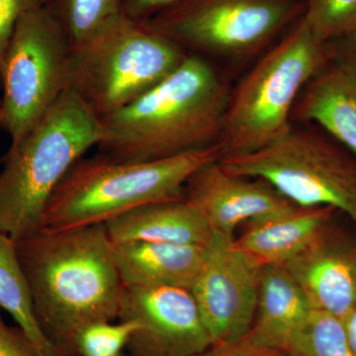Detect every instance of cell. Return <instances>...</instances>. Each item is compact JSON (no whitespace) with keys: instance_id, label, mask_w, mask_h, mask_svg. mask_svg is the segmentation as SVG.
I'll list each match as a JSON object with an SVG mask.
<instances>
[{"instance_id":"cell-1","label":"cell","mask_w":356,"mask_h":356,"mask_svg":"<svg viewBox=\"0 0 356 356\" xmlns=\"http://www.w3.org/2000/svg\"><path fill=\"white\" fill-rule=\"evenodd\" d=\"M14 242L42 330L63 353L76 356L84 327L119 316L123 284L106 226L39 229Z\"/></svg>"},{"instance_id":"cell-2","label":"cell","mask_w":356,"mask_h":356,"mask_svg":"<svg viewBox=\"0 0 356 356\" xmlns=\"http://www.w3.org/2000/svg\"><path fill=\"white\" fill-rule=\"evenodd\" d=\"M228 86L202 56L191 54L145 95L99 118L100 154L123 163L159 161L221 140Z\"/></svg>"},{"instance_id":"cell-3","label":"cell","mask_w":356,"mask_h":356,"mask_svg":"<svg viewBox=\"0 0 356 356\" xmlns=\"http://www.w3.org/2000/svg\"><path fill=\"white\" fill-rule=\"evenodd\" d=\"M224 156L221 142L172 158L123 163L81 158L63 178L44 209L41 228L65 231L107 224L147 204L184 199L192 173Z\"/></svg>"},{"instance_id":"cell-4","label":"cell","mask_w":356,"mask_h":356,"mask_svg":"<svg viewBox=\"0 0 356 356\" xmlns=\"http://www.w3.org/2000/svg\"><path fill=\"white\" fill-rule=\"evenodd\" d=\"M99 140V118L67 90L17 144L0 172V233L18 241L41 228L47 204Z\"/></svg>"},{"instance_id":"cell-5","label":"cell","mask_w":356,"mask_h":356,"mask_svg":"<svg viewBox=\"0 0 356 356\" xmlns=\"http://www.w3.org/2000/svg\"><path fill=\"white\" fill-rule=\"evenodd\" d=\"M303 14L280 43L262 56L229 95L221 135L224 156L252 153L286 135L304 88L327 60Z\"/></svg>"},{"instance_id":"cell-6","label":"cell","mask_w":356,"mask_h":356,"mask_svg":"<svg viewBox=\"0 0 356 356\" xmlns=\"http://www.w3.org/2000/svg\"><path fill=\"white\" fill-rule=\"evenodd\" d=\"M188 54L144 22L120 14L72 47L67 90L102 118L161 83Z\"/></svg>"},{"instance_id":"cell-7","label":"cell","mask_w":356,"mask_h":356,"mask_svg":"<svg viewBox=\"0 0 356 356\" xmlns=\"http://www.w3.org/2000/svg\"><path fill=\"white\" fill-rule=\"evenodd\" d=\"M220 163L232 175L268 182L299 207H332L356 225V159L317 133L292 126L269 146Z\"/></svg>"},{"instance_id":"cell-8","label":"cell","mask_w":356,"mask_h":356,"mask_svg":"<svg viewBox=\"0 0 356 356\" xmlns=\"http://www.w3.org/2000/svg\"><path fill=\"white\" fill-rule=\"evenodd\" d=\"M72 44L46 3L16 25L2 65V123L17 144L67 90Z\"/></svg>"},{"instance_id":"cell-9","label":"cell","mask_w":356,"mask_h":356,"mask_svg":"<svg viewBox=\"0 0 356 356\" xmlns=\"http://www.w3.org/2000/svg\"><path fill=\"white\" fill-rule=\"evenodd\" d=\"M299 0H184L144 21L191 54L247 58L304 13Z\"/></svg>"},{"instance_id":"cell-10","label":"cell","mask_w":356,"mask_h":356,"mask_svg":"<svg viewBox=\"0 0 356 356\" xmlns=\"http://www.w3.org/2000/svg\"><path fill=\"white\" fill-rule=\"evenodd\" d=\"M262 267L235 248L234 236L214 232L191 289L212 346L236 343L250 332Z\"/></svg>"},{"instance_id":"cell-11","label":"cell","mask_w":356,"mask_h":356,"mask_svg":"<svg viewBox=\"0 0 356 356\" xmlns=\"http://www.w3.org/2000/svg\"><path fill=\"white\" fill-rule=\"evenodd\" d=\"M118 318L140 325L126 348L130 356H193L212 346L188 289L123 286Z\"/></svg>"},{"instance_id":"cell-12","label":"cell","mask_w":356,"mask_h":356,"mask_svg":"<svg viewBox=\"0 0 356 356\" xmlns=\"http://www.w3.org/2000/svg\"><path fill=\"white\" fill-rule=\"evenodd\" d=\"M184 199L203 215L213 232L234 236L236 227L296 209V204L259 178L227 172L219 161L192 173Z\"/></svg>"},{"instance_id":"cell-13","label":"cell","mask_w":356,"mask_h":356,"mask_svg":"<svg viewBox=\"0 0 356 356\" xmlns=\"http://www.w3.org/2000/svg\"><path fill=\"white\" fill-rule=\"evenodd\" d=\"M313 310L343 320L356 304V238L332 222L282 264Z\"/></svg>"},{"instance_id":"cell-14","label":"cell","mask_w":356,"mask_h":356,"mask_svg":"<svg viewBox=\"0 0 356 356\" xmlns=\"http://www.w3.org/2000/svg\"><path fill=\"white\" fill-rule=\"evenodd\" d=\"M105 226L115 245L146 242L207 247L214 234L207 220L185 199L140 206Z\"/></svg>"},{"instance_id":"cell-15","label":"cell","mask_w":356,"mask_h":356,"mask_svg":"<svg viewBox=\"0 0 356 356\" xmlns=\"http://www.w3.org/2000/svg\"><path fill=\"white\" fill-rule=\"evenodd\" d=\"M205 254L206 247L175 243L134 242L115 245V261L126 287L191 290Z\"/></svg>"},{"instance_id":"cell-16","label":"cell","mask_w":356,"mask_h":356,"mask_svg":"<svg viewBox=\"0 0 356 356\" xmlns=\"http://www.w3.org/2000/svg\"><path fill=\"white\" fill-rule=\"evenodd\" d=\"M312 311L305 294L284 266H264L254 323L243 339L262 348L284 350Z\"/></svg>"},{"instance_id":"cell-17","label":"cell","mask_w":356,"mask_h":356,"mask_svg":"<svg viewBox=\"0 0 356 356\" xmlns=\"http://www.w3.org/2000/svg\"><path fill=\"white\" fill-rule=\"evenodd\" d=\"M332 207H297L296 209L245 224L234 245L262 266H282L301 252L332 222Z\"/></svg>"},{"instance_id":"cell-18","label":"cell","mask_w":356,"mask_h":356,"mask_svg":"<svg viewBox=\"0 0 356 356\" xmlns=\"http://www.w3.org/2000/svg\"><path fill=\"white\" fill-rule=\"evenodd\" d=\"M292 117L318 124L356 159V74L343 64L321 70L302 90Z\"/></svg>"},{"instance_id":"cell-19","label":"cell","mask_w":356,"mask_h":356,"mask_svg":"<svg viewBox=\"0 0 356 356\" xmlns=\"http://www.w3.org/2000/svg\"><path fill=\"white\" fill-rule=\"evenodd\" d=\"M0 309L15 321L18 327L36 346L41 356H70L58 348L42 330L27 280L21 268L15 242L0 233Z\"/></svg>"},{"instance_id":"cell-20","label":"cell","mask_w":356,"mask_h":356,"mask_svg":"<svg viewBox=\"0 0 356 356\" xmlns=\"http://www.w3.org/2000/svg\"><path fill=\"white\" fill-rule=\"evenodd\" d=\"M283 351L286 356H355L343 321L317 310L311 312Z\"/></svg>"},{"instance_id":"cell-21","label":"cell","mask_w":356,"mask_h":356,"mask_svg":"<svg viewBox=\"0 0 356 356\" xmlns=\"http://www.w3.org/2000/svg\"><path fill=\"white\" fill-rule=\"evenodd\" d=\"M122 0H46L64 27L72 47L92 36L122 14Z\"/></svg>"},{"instance_id":"cell-22","label":"cell","mask_w":356,"mask_h":356,"mask_svg":"<svg viewBox=\"0 0 356 356\" xmlns=\"http://www.w3.org/2000/svg\"><path fill=\"white\" fill-rule=\"evenodd\" d=\"M303 16L316 35L327 42L341 38L356 26V0H302Z\"/></svg>"},{"instance_id":"cell-23","label":"cell","mask_w":356,"mask_h":356,"mask_svg":"<svg viewBox=\"0 0 356 356\" xmlns=\"http://www.w3.org/2000/svg\"><path fill=\"white\" fill-rule=\"evenodd\" d=\"M136 321L99 322L89 325L76 339V356H115L127 348L133 334L139 330Z\"/></svg>"},{"instance_id":"cell-24","label":"cell","mask_w":356,"mask_h":356,"mask_svg":"<svg viewBox=\"0 0 356 356\" xmlns=\"http://www.w3.org/2000/svg\"><path fill=\"white\" fill-rule=\"evenodd\" d=\"M44 3L46 0H0V74L18 21L28 11Z\"/></svg>"},{"instance_id":"cell-25","label":"cell","mask_w":356,"mask_h":356,"mask_svg":"<svg viewBox=\"0 0 356 356\" xmlns=\"http://www.w3.org/2000/svg\"><path fill=\"white\" fill-rule=\"evenodd\" d=\"M0 356H41L20 327L6 325L0 315Z\"/></svg>"},{"instance_id":"cell-26","label":"cell","mask_w":356,"mask_h":356,"mask_svg":"<svg viewBox=\"0 0 356 356\" xmlns=\"http://www.w3.org/2000/svg\"><path fill=\"white\" fill-rule=\"evenodd\" d=\"M184 0H122V14L136 21L144 22L156 14Z\"/></svg>"},{"instance_id":"cell-27","label":"cell","mask_w":356,"mask_h":356,"mask_svg":"<svg viewBox=\"0 0 356 356\" xmlns=\"http://www.w3.org/2000/svg\"><path fill=\"white\" fill-rule=\"evenodd\" d=\"M193 356H286L284 351L262 348L241 339L226 346H210L208 350Z\"/></svg>"},{"instance_id":"cell-28","label":"cell","mask_w":356,"mask_h":356,"mask_svg":"<svg viewBox=\"0 0 356 356\" xmlns=\"http://www.w3.org/2000/svg\"><path fill=\"white\" fill-rule=\"evenodd\" d=\"M343 39V58L339 64H343L356 74V26Z\"/></svg>"},{"instance_id":"cell-29","label":"cell","mask_w":356,"mask_h":356,"mask_svg":"<svg viewBox=\"0 0 356 356\" xmlns=\"http://www.w3.org/2000/svg\"><path fill=\"white\" fill-rule=\"evenodd\" d=\"M343 324L351 351L356 356V304L344 317Z\"/></svg>"},{"instance_id":"cell-30","label":"cell","mask_w":356,"mask_h":356,"mask_svg":"<svg viewBox=\"0 0 356 356\" xmlns=\"http://www.w3.org/2000/svg\"><path fill=\"white\" fill-rule=\"evenodd\" d=\"M3 130V123H2V103L1 96H0V131Z\"/></svg>"},{"instance_id":"cell-31","label":"cell","mask_w":356,"mask_h":356,"mask_svg":"<svg viewBox=\"0 0 356 356\" xmlns=\"http://www.w3.org/2000/svg\"><path fill=\"white\" fill-rule=\"evenodd\" d=\"M115 356H130V355H129L128 353H119V355H117Z\"/></svg>"}]
</instances>
